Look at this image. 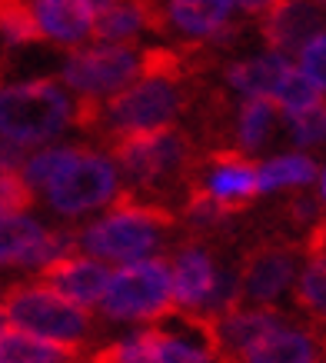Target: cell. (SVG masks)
Wrapping results in <instances>:
<instances>
[{
    "mask_svg": "<svg viewBox=\"0 0 326 363\" xmlns=\"http://www.w3.org/2000/svg\"><path fill=\"white\" fill-rule=\"evenodd\" d=\"M186 107L184 94V60L174 50H147L143 74L110 100L80 113V123H97L113 140L130 133H150L174 127Z\"/></svg>",
    "mask_w": 326,
    "mask_h": 363,
    "instance_id": "obj_1",
    "label": "cell"
},
{
    "mask_svg": "<svg viewBox=\"0 0 326 363\" xmlns=\"http://www.w3.org/2000/svg\"><path fill=\"white\" fill-rule=\"evenodd\" d=\"M80 123V100L64 80L27 77L0 84V137L33 150L40 143L60 140Z\"/></svg>",
    "mask_w": 326,
    "mask_h": 363,
    "instance_id": "obj_2",
    "label": "cell"
},
{
    "mask_svg": "<svg viewBox=\"0 0 326 363\" xmlns=\"http://www.w3.org/2000/svg\"><path fill=\"white\" fill-rule=\"evenodd\" d=\"M170 223L174 220L160 207L133 203V200L120 197L117 203H110L107 213H100L97 220L80 227L74 233V240L77 250L120 267L130 264V260H140V257H153L167 240Z\"/></svg>",
    "mask_w": 326,
    "mask_h": 363,
    "instance_id": "obj_3",
    "label": "cell"
},
{
    "mask_svg": "<svg viewBox=\"0 0 326 363\" xmlns=\"http://www.w3.org/2000/svg\"><path fill=\"white\" fill-rule=\"evenodd\" d=\"M120 194H123V174H120L117 160L100 150L74 147L64 167L44 184L40 200L57 217L80 220V217H90L117 203Z\"/></svg>",
    "mask_w": 326,
    "mask_h": 363,
    "instance_id": "obj_4",
    "label": "cell"
},
{
    "mask_svg": "<svg viewBox=\"0 0 326 363\" xmlns=\"http://www.w3.org/2000/svg\"><path fill=\"white\" fill-rule=\"evenodd\" d=\"M0 307L11 320V327H21L33 337H44V340L70 347V350H80L94 330L90 310L67 300L64 294H57L47 280L11 286L0 300Z\"/></svg>",
    "mask_w": 326,
    "mask_h": 363,
    "instance_id": "obj_5",
    "label": "cell"
},
{
    "mask_svg": "<svg viewBox=\"0 0 326 363\" xmlns=\"http://www.w3.org/2000/svg\"><path fill=\"white\" fill-rule=\"evenodd\" d=\"M113 160L133 190H150V194L180 187L193 170L190 140L174 127L120 137L113 147Z\"/></svg>",
    "mask_w": 326,
    "mask_h": 363,
    "instance_id": "obj_6",
    "label": "cell"
},
{
    "mask_svg": "<svg viewBox=\"0 0 326 363\" xmlns=\"http://www.w3.org/2000/svg\"><path fill=\"white\" fill-rule=\"evenodd\" d=\"M174 310V274L170 260L140 257L120 264L100 300V313L113 323H157Z\"/></svg>",
    "mask_w": 326,
    "mask_h": 363,
    "instance_id": "obj_7",
    "label": "cell"
},
{
    "mask_svg": "<svg viewBox=\"0 0 326 363\" xmlns=\"http://www.w3.org/2000/svg\"><path fill=\"white\" fill-rule=\"evenodd\" d=\"M143 74V54L133 50L130 44H84L74 47L60 67V80L67 90L80 100V113L97 107L103 100L133 84Z\"/></svg>",
    "mask_w": 326,
    "mask_h": 363,
    "instance_id": "obj_8",
    "label": "cell"
},
{
    "mask_svg": "<svg viewBox=\"0 0 326 363\" xmlns=\"http://www.w3.org/2000/svg\"><path fill=\"white\" fill-rule=\"evenodd\" d=\"M174 307L200 317H217L240 303V270L217 267L203 243H184L170 260Z\"/></svg>",
    "mask_w": 326,
    "mask_h": 363,
    "instance_id": "obj_9",
    "label": "cell"
},
{
    "mask_svg": "<svg viewBox=\"0 0 326 363\" xmlns=\"http://www.w3.org/2000/svg\"><path fill=\"white\" fill-rule=\"evenodd\" d=\"M77 250L74 233L50 230L30 210L0 213V270L44 274L50 264Z\"/></svg>",
    "mask_w": 326,
    "mask_h": 363,
    "instance_id": "obj_10",
    "label": "cell"
},
{
    "mask_svg": "<svg viewBox=\"0 0 326 363\" xmlns=\"http://www.w3.org/2000/svg\"><path fill=\"white\" fill-rule=\"evenodd\" d=\"M296 277H300V257L290 247L280 243L257 247L240 267V303L273 307L296 286Z\"/></svg>",
    "mask_w": 326,
    "mask_h": 363,
    "instance_id": "obj_11",
    "label": "cell"
},
{
    "mask_svg": "<svg viewBox=\"0 0 326 363\" xmlns=\"http://www.w3.org/2000/svg\"><path fill=\"white\" fill-rule=\"evenodd\" d=\"M193 190H200L203 197L227 210V213H240L247 210L253 200L260 197V180H257V164L247 160L243 150H223L213 154L210 160L196 167Z\"/></svg>",
    "mask_w": 326,
    "mask_h": 363,
    "instance_id": "obj_12",
    "label": "cell"
},
{
    "mask_svg": "<svg viewBox=\"0 0 326 363\" xmlns=\"http://www.w3.org/2000/svg\"><path fill=\"white\" fill-rule=\"evenodd\" d=\"M30 21L37 27V40H47L54 47L74 50V47L90 44L97 13L90 11L84 0H23Z\"/></svg>",
    "mask_w": 326,
    "mask_h": 363,
    "instance_id": "obj_13",
    "label": "cell"
},
{
    "mask_svg": "<svg viewBox=\"0 0 326 363\" xmlns=\"http://www.w3.org/2000/svg\"><path fill=\"white\" fill-rule=\"evenodd\" d=\"M233 0H160V23L190 44H203L233 30Z\"/></svg>",
    "mask_w": 326,
    "mask_h": 363,
    "instance_id": "obj_14",
    "label": "cell"
},
{
    "mask_svg": "<svg viewBox=\"0 0 326 363\" xmlns=\"http://www.w3.org/2000/svg\"><path fill=\"white\" fill-rule=\"evenodd\" d=\"M110 277H113V267L100 257H90V253H67L57 264H50L44 270V280L54 286L57 294H64L67 300H74L80 307H100V300L107 294Z\"/></svg>",
    "mask_w": 326,
    "mask_h": 363,
    "instance_id": "obj_15",
    "label": "cell"
},
{
    "mask_svg": "<svg viewBox=\"0 0 326 363\" xmlns=\"http://www.w3.org/2000/svg\"><path fill=\"white\" fill-rule=\"evenodd\" d=\"M283 317L273 307H257V303H237L213 317V333H217L220 357H237L243 360L250 347L266 337L273 327H280Z\"/></svg>",
    "mask_w": 326,
    "mask_h": 363,
    "instance_id": "obj_16",
    "label": "cell"
},
{
    "mask_svg": "<svg viewBox=\"0 0 326 363\" xmlns=\"http://www.w3.org/2000/svg\"><path fill=\"white\" fill-rule=\"evenodd\" d=\"M320 27H326V7L320 0H280L263 13L266 47H276L283 54L300 50Z\"/></svg>",
    "mask_w": 326,
    "mask_h": 363,
    "instance_id": "obj_17",
    "label": "cell"
},
{
    "mask_svg": "<svg viewBox=\"0 0 326 363\" xmlns=\"http://www.w3.org/2000/svg\"><path fill=\"white\" fill-rule=\"evenodd\" d=\"M286 67H290V57L276 50V47H266L263 54L230 64L223 70V84L240 97H273V90H276Z\"/></svg>",
    "mask_w": 326,
    "mask_h": 363,
    "instance_id": "obj_18",
    "label": "cell"
},
{
    "mask_svg": "<svg viewBox=\"0 0 326 363\" xmlns=\"http://www.w3.org/2000/svg\"><path fill=\"white\" fill-rule=\"evenodd\" d=\"M160 27V7L153 0H117L97 13L94 37L107 44H133L140 33Z\"/></svg>",
    "mask_w": 326,
    "mask_h": 363,
    "instance_id": "obj_19",
    "label": "cell"
},
{
    "mask_svg": "<svg viewBox=\"0 0 326 363\" xmlns=\"http://www.w3.org/2000/svg\"><path fill=\"white\" fill-rule=\"evenodd\" d=\"M320 357V343L313 333L303 327H293L283 320L280 327H273L257 347L247 350V363H313Z\"/></svg>",
    "mask_w": 326,
    "mask_h": 363,
    "instance_id": "obj_20",
    "label": "cell"
},
{
    "mask_svg": "<svg viewBox=\"0 0 326 363\" xmlns=\"http://www.w3.org/2000/svg\"><path fill=\"white\" fill-rule=\"evenodd\" d=\"M280 121V107L273 97H243L233 121V137H237V150L243 154H257L266 147L270 133L276 130Z\"/></svg>",
    "mask_w": 326,
    "mask_h": 363,
    "instance_id": "obj_21",
    "label": "cell"
},
{
    "mask_svg": "<svg viewBox=\"0 0 326 363\" xmlns=\"http://www.w3.org/2000/svg\"><path fill=\"white\" fill-rule=\"evenodd\" d=\"M316 167L313 157L306 154H276L270 160L257 164V180H260V194H280V190H303L316 184Z\"/></svg>",
    "mask_w": 326,
    "mask_h": 363,
    "instance_id": "obj_22",
    "label": "cell"
},
{
    "mask_svg": "<svg viewBox=\"0 0 326 363\" xmlns=\"http://www.w3.org/2000/svg\"><path fill=\"white\" fill-rule=\"evenodd\" d=\"M74 357L77 350L50 343L44 337H33L21 327H11L4 343H0V363H67Z\"/></svg>",
    "mask_w": 326,
    "mask_h": 363,
    "instance_id": "obj_23",
    "label": "cell"
},
{
    "mask_svg": "<svg viewBox=\"0 0 326 363\" xmlns=\"http://www.w3.org/2000/svg\"><path fill=\"white\" fill-rule=\"evenodd\" d=\"M293 294L303 313H310L316 323H326V250H310V260L300 267Z\"/></svg>",
    "mask_w": 326,
    "mask_h": 363,
    "instance_id": "obj_24",
    "label": "cell"
},
{
    "mask_svg": "<svg viewBox=\"0 0 326 363\" xmlns=\"http://www.w3.org/2000/svg\"><path fill=\"white\" fill-rule=\"evenodd\" d=\"M326 94L313 84L310 74L300 70V64H290L283 70L280 84L273 90V100H276V107H280V117L286 113H296V111H306V107H313L316 100H323Z\"/></svg>",
    "mask_w": 326,
    "mask_h": 363,
    "instance_id": "obj_25",
    "label": "cell"
},
{
    "mask_svg": "<svg viewBox=\"0 0 326 363\" xmlns=\"http://www.w3.org/2000/svg\"><path fill=\"white\" fill-rule=\"evenodd\" d=\"M283 123H286L290 140H293L300 150H310V147L326 143V97L316 100L313 107H306V111L286 113Z\"/></svg>",
    "mask_w": 326,
    "mask_h": 363,
    "instance_id": "obj_26",
    "label": "cell"
},
{
    "mask_svg": "<svg viewBox=\"0 0 326 363\" xmlns=\"http://www.w3.org/2000/svg\"><path fill=\"white\" fill-rule=\"evenodd\" d=\"M0 40L7 47H23L37 40V27L23 0H0Z\"/></svg>",
    "mask_w": 326,
    "mask_h": 363,
    "instance_id": "obj_27",
    "label": "cell"
},
{
    "mask_svg": "<svg viewBox=\"0 0 326 363\" xmlns=\"http://www.w3.org/2000/svg\"><path fill=\"white\" fill-rule=\"evenodd\" d=\"M296 64H300V70L310 74L316 87L326 94V27H320V30L296 50Z\"/></svg>",
    "mask_w": 326,
    "mask_h": 363,
    "instance_id": "obj_28",
    "label": "cell"
},
{
    "mask_svg": "<svg viewBox=\"0 0 326 363\" xmlns=\"http://www.w3.org/2000/svg\"><path fill=\"white\" fill-rule=\"evenodd\" d=\"M33 190L27 187V180L21 170L0 174V213H17V210H30Z\"/></svg>",
    "mask_w": 326,
    "mask_h": 363,
    "instance_id": "obj_29",
    "label": "cell"
},
{
    "mask_svg": "<svg viewBox=\"0 0 326 363\" xmlns=\"http://www.w3.org/2000/svg\"><path fill=\"white\" fill-rule=\"evenodd\" d=\"M27 147H21V143L13 140H4L0 137V174H11V170H21L23 160H27Z\"/></svg>",
    "mask_w": 326,
    "mask_h": 363,
    "instance_id": "obj_30",
    "label": "cell"
},
{
    "mask_svg": "<svg viewBox=\"0 0 326 363\" xmlns=\"http://www.w3.org/2000/svg\"><path fill=\"white\" fill-rule=\"evenodd\" d=\"M280 0H233V7L243 13H253V17H263V13L270 11V7H276Z\"/></svg>",
    "mask_w": 326,
    "mask_h": 363,
    "instance_id": "obj_31",
    "label": "cell"
},
{
    "mask_svg": "<svg viewBox=\"0 0 326 363\" xmlns=\"http://www.w3.org/2000/svg\"><path fill=\"white\" fill-rule=\"evenodd\" d=\"M310 250H326V220H320L310 233Z\"/></svg>",
    "mask_w": 326,
    "mask_h": 363,
    "instance_id": "obj_32",
    "label": "cell"
},
{
    "mask_svg": "<svg viewBox=\"0 0 326 363\" xmlns=\"http://www.w3.org/2000/svg\"><path fill=\"white\" fill-rule=\"evenodd\" d=\"M316 190H320L316 197L323 200V207H326V167H320V174H316Z\"/></svg>",
    "mask_w": 326,
    "mask_h": 363,
    "instance_id": "obj_33",
    "label": "cell"
},
{
    "mask_svg": "<svg viewBox=\"0 0 326 363\" xmlns=\"http://www.w3.org/2000/svg\"><path fill=\"white\" fill-rule=\"evenodd\" d=\"M84 4H87L94 13H100V11H107V7H113L117 0H84Z\"/></svg>",
    "mask_w": 326,
    "mask_h": 363,
    "instance_id": "obj_34",
    "label": "cell"
},
{
    "mask_svg": "<svg viewBox=\"0 0 326 363\" xmlns=\"http://www.w3.org/2000/svg\"><path fill=\"white\" fill-rule=\"evenodd\" d=\"M7 330H11V320H7V313H4V307H0V343H4V337H7Z\"/></svg>",
    "mask_w": 326,
    "mask_h": 363,
    "instance_id": "obj_35",
    "label": "cell"
},
{
    "mask_svg": "<svg viewBox=\"0 0 326 363\" xmlns=\"http://www.w3.org/2000/svg\"><path fill=\"white\" fill-rule=\"evenodd\" d=\"M0 300H4V284H0Z\"/></svg>",
    "mask_w": 326,
    "mask_h": 363,
    "instance_id": "obj_36",
    "label": "cell"
},
{
    "mask_svg": "<svg viewBox=\"0 0 326 363\" xmlns=\"http://www.w3.org/2000/svg\"><path fill=\"white\" fill-rule=\"evenodd\" d=\"M320 4H323V7H326V0H320Z\"/></svg>",
    "mask_w": 326,
    "mask_h": 363,
    "instance_id": "obj_37",
    "label": "cell"
}]
</instances>
